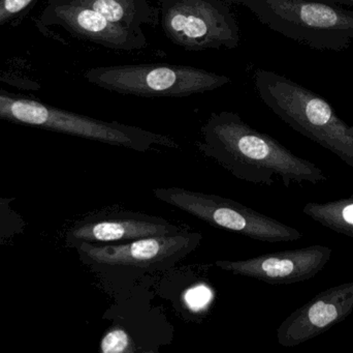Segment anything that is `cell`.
<instances>
[{"label": "cell", "instance_id": "1", "mask_svg": "<svg viewBox=\"0 0 353 353\" xmlns=\"http://www.w3.org/2000/svg\"><path fill=\"white\" fill-rule=\"evenodd\" d=\"M201 133L203 139L196 142L197 149L238 180L272 186L278 175L286 188L292 182L316 184L327 180L314 163L255 130L234 112L212 113Z\"/></svg>", "mask_w": 353, "mask_h": 353}, {"label": "cell", "instance_id": "16", "mask_svg": "<svg viewBox=\"0 0 353 353\" xmlns=\"http://www.w3.org/2000/svg\"><path fill=\"white\" fill-rule=\"evenodd\" d=\"M39 0H0V27L21 21Z\"/></svg>", "mask_w": 353, "mask_h": 353}, {"label": "cell", "instance_id": "13", "mask_svg": "<svg viewBox=\"0 0 353 353\" xmlns=\"http://www.w3.org/2000/svg\"><path fill=\"white\" fill-rule=\"evenodd\" d=\"M183 231L168 220L132 211H111L85 220L70 232L78 242L112 244L153 236H173ZM78 246V247H79Z\"/></svg>", "mask_w": 353, "mask_h": 353}, {"label": "cell", "instance_id": "11", "mask_svg": "<svg viewBox=\"0 0 353 353\" xmlns=\"http://www.w3.org/2000/svg\"><path fill=\"white\" fill-rule=\"evenodd\" d=\"M333 251L323 245L259 255L246 260H218L222 271L269 284L299 283L313 279L323 271Z\"/></svg>", "mask_w": 353, "mask_h": 353}, {"label": "cell", "instance_id": "4", "mask_svg": "<svg viewBox=\"0 0 353 353\" xmlns=\"http://www.w3.org/2000/svg\"><path fill=\"white\" fill-rule=\"evenodd\" d=\"M272 30L319 51L342 52L353 41V10L323 0H228Z\"/></svg>", "mask_w": 353, "mask_h": 353}, {"label": "cell", "instance_id": "8", "mask_svg": "<svg viewBox=\"0 0 353 353\" xmlns=\"http://www.w3.org/2000/svg\"><path fill=\"white\" fill-rule=\"evenodd\" d=\"M165 37L184 49H236L240 31L236 17L222 0H157Z\"/></svg>", "mask_w": 353, "mask_h": 353}, {"label": "cell", "instance_id": "5", "mask_svg": "<svg viewBox=\"0 0 353 353\" xmlns=\"http://www.w3.org/2000/svg\"><path fill=\"white\" fill-rule=\"evenodd\" d=\"M0 118L125 147L140 153L161 146L179 149L178 142L167 135L157 134L130 124L81 115L1 88Z\"/></svg>", "mask_w": 353, "mask_h": 353}, {"label": "cell", "instance_id": "2", "mask_svg": "<svg viewBox=\"0 0 353 353\" xmlns=\"http://www.w3.org/2000/svg\"><path fill=\"white\" fill-rule=\"evenodd\" d=\"M203 240L199 232L187 230L173 236H153L130 242L79 246L85 263L103 280L112 296L130 292L147 276L170 271L194 252Z\"/></svg>", "mask_w": 353, "mask_h": 353}, {"label": "cell", "instance_id": "17", "mask_svg": "<svg viewBox=\"0 0 353 353\" xmlns=\"http://www.w3.org/2000/svg\"><path fill=\"white\" fill-rule=\"evenodd\" d=\"M212 298H213L212 290L207 285L201 284L187 289L183 296V302L189 310L199 313L208 309L211 304Z\"/></svg>", "mask_w": 353, "mask_h": 353}, {"label": "cell", "instance_id": "18", "mask_svg": "<svg viewBox=\"0 0 353 353\" xmlns=\"http://www.w3.org/2000/svg\"><path fill=\"white\" fill-rule=\"evenodd\" d=\"M323 1L332 2V3L341 4V6L353 8V0H323Z\"/></svg>", "mask_w": 353, "mask_h": 353}, {"label": "cell", "instance_id": "15", "mask_svg": "<svg viewBox=\"0 0 353 353\" xmlns=\"http://www.w3.org/2000/svg\"><path fill=\"white\" fill-rule=\"evenodd\" d=\"M303 213L325 227L353 238V195L329 202H308Z\"/></svg>", "mask_w": 353, "mask_h": 353}, {"label": "cell", "instance_id": "7", "mask_svg": "<svg viewBox=\"0 0 353 353\" xmlns=\"http://www.w3.org/2000/svg\"><path fill=\"white\" fill-rule=\"evenodd\" d=\"M155 198L213 227L265 242H294L303 238L296 228L272 219L242 203L219 195L182 188H157Z\"/></svg>", "mask_w": 353, "mask_h": 353}, {"label": "cell", "instance_id": "9", "mask_svg": "<svg viewBox=\"0 0 353 353\" xmlns=\"http://www.w3.org/2000/svg\"><path fill=\"white\" fill-rule=\"evenodd\" d=\"M148 290L140 282L138 287L118 296L108 314L113 323L101 341L103 353L159 352L173 338V327L159 308L145 302Z\"/></svg>", "mask_w": 353, "mask_h": 353}, {"label": "cell", "instance_id": "10", "mask_svg": "<svg viewBox=\"0 0 353 353\" xmlns=\"http://www.w3.org/2000/svg\"><path fill=\"white\" fill-rule=\"evenodd\" d=\"M39 21L46 26L62 27L74 37L108 49L132 52L148 45L144 31L120 26L92 8L70 2L48 0Z\"/></svg>", "mask_w": 353, "mask_h": 353}, {"label": "cell", "instance_id": "3", "mask_svg": "<svg viewBox=\"0 0 353 353\" xmlns=\"http://www.w3.org/2000/svg\"><path fill=\"white\" fill-rule=\"evenodd\" d=\"M254 85L261 101L278 117L353 168V124L342 120L327 99L263 68L255 70Z\"/></svg>", "mask_w": 353, "mask_h": 353}, {"label": "cell", "instance_id": "6", "mask_svg": "<svg viewBox=\"0 0 353 353\" xmlns=\"http://www.w3.org/2000/svg\"><path fill=\"white\" fill-rule=\"evenodd\" d=\"M91 84L120 95L185 97L205 93L232 82L226 75L196 66L142 64L97 66L84 74Z\"/></svg>", "mask_w": 353, "mask_h": 353}, {"label": "cell", "instance_id": "12", "mask_svg": "<svg viewBox=\"0 0 353 353\" xmlns=\"http://www.w3.org/2000/svg\"><path fill=\"white\" fill-rule=\"evenodd\" d=\"M353 312V281L327 288L292 313L277 330L278 343L296 347L323 335Z\"/></svg>", "mask_w": 353, "mask_h": 353}, {"label": "cell", "instance_id": "14", "mask_svg": "<svg viewBox=\"0 0 353 353\" xmlns=\"http://www.w3.org/2000/svg\"><path fill=\"white\" fill-rule=\"evenodd\" d=\"M87 6L101 12L108 20L134 31H143V25L159 24V8L148 0H56Z\"/></svg>", "mask_w": 353, "mask_h": 353}]
</instances>
